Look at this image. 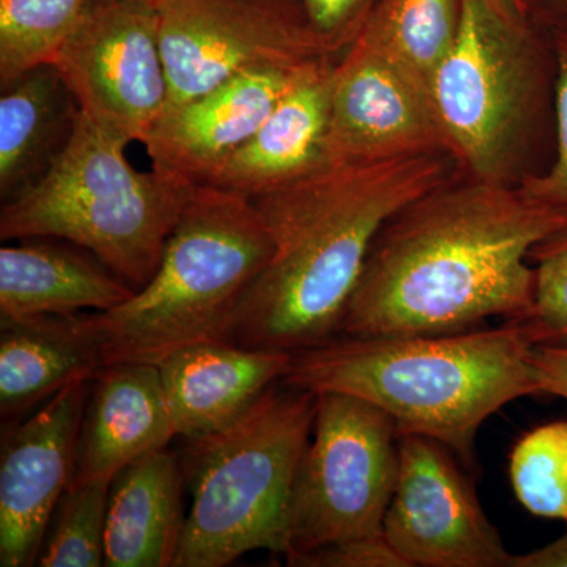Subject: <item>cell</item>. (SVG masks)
I'll return each mask as SVG.
<instances>
[{
    "mask_svg": "<svg viewBox=\"0 0 567 567\" xmlns=\"http://www.w3.org/2000/svg\"><path fill=\"white\" fill-rule=\"evenodd\" d=\"M421 155L453 156L431 93L385 55L354 41L336 62L328 164Z\"/></svg>",
    "mask_w": 567,
    "mask_h": 567,
    "instance_id": "7c38bea8",
    "label": "cell"
},
{
    "mask_svg": "<svg viewBox=\"0 0 567 567\" xmlns=\"http://www.w3.org/2000/svg\"><path fill=\"white\" fill-rule=\"evenodd\" d=\"M286 561L298 567H405L383 533L290 555Z\"/></svg>",
    "mask_w": 567,
    "mask_h": 567,
    "instance_id": "f1b7e54d",
    "label": "cell"
},
{
    "mask_svg": "<svg viewBox=\"0 0 567 567\" xmlns=\"http://www.w3.org/2000/svg\"><path fill=\"white\" fill-rule=\"evenodd\" d=\"M104 368L85 315L0 317V415L20 420L76 380Z\"/></svg>",
    "mask_w": 567,
    "mask_h": 567,
    "instance_id": "d6986e66",
    "label": "cell"
},
{
    "mask_svg": "<svg viewBox=\"0 0 567 567\" xmlns=\"http://www.w3.org/2000/svg\"><path fill=\"white\" fill-rule=\"evenodd\" d=\"M324 50L339 59L360 35L375 0H300Z\"/></svg>",
    "mask_w": 567,
    "mask_h": 567,
    "instance_id": "83f0119b",
    "label": "cell"
},
{
    "mask_svg": "<svg viewBox=\"0 0 567 567\" xmlns=\"http://www.w3.org/2000/svg\"><path fill=\"white\" fill-rule=\"evenodd\" d=\"M110 484L102 477L66 488L48 525L37 566H104Z\"/></svg>",
    "mask_w": 567,
    "mask_h": 567,
    "instance_id": "cb8c5ba5",
    "label": "cell"
},
{
    "mask_svg": "<svg viewBox=\"0 0 567 567\" xmlns=\"http://www.w3.org/2000/svg\"><path fill=\"white\" fill-rule=\"evenodd\" d=\"M50 240L22 238L0 249V317L106 312L136 293L91 252Z\"/></svg>",
    "mask_w": 567,
    "mask_h": 567,
    "instance_id": "ac0fdd59",
    "label": "cell"
},
{
    "mask_svg": "<svg viewBox=\"0 0 567 567\" xmlns=\"http://www.w3.org/2000/svg\"><path fill=\"white\" fill-rule=\"evenodd\" d=\"M456 458L427 436L401 435L383 535L405 567H513Z\"/></svg>",
    "mask_w": 567,
    "mask_h": 567,
    "instance_id": "8fae6325",
    "label": "cell"
},
{
    "mask_svg": "<svg viewBox=\"0 0 567 567\" xmlns=\"http://www.w3.org/2000/svg\"><path fill=\"white\" fill-rule=\"evenodd\" d=\"M80 106L55 65L0 85V199H17L39 183L65 151Z\"/></svg>",
    "mask_w": 567,
    "mask_h": 567,
    "instance_id": "44dd1931",
    "label": "cell"
},
{
    "mask_svg": "<svg viewBox=\"0 0 567 567\" xmlns=\"http://www.w3.org/2000/svg\"><path fill=\"white\" fill-rule=\"evenodd\" d=\"M319 395L275 383L237 423L188 440L192 492L174 567H224L249 551L286 554L298 465Z\"/></svg>",
    "mask_w": 567,
    "mask_h": 567,
    "instance_id": "8992f818",
    "label": "cell"
},
{
    "mask_svg": "<svg viewBox=\"0 0 567 567\" xmlns=\"http://www.w3.org/2000/svg\"><path fill=\"white\" fill-rule=\"evenodd\" d=\"M540 394L557 395L567 401L566 344L536 346L533 353Z\"/></svg>",
    "mask_w": 567,
    "mask_h": 567,
    "instance_id": "f546056e",
    "label": "cell"
},
{
    "mask_svg": "<svg viewBox=\"0 0 567 567\" xmlns=\"http://www.w3.org/2000/svg\"><path fill=\"white\" fill-rule=\"evenodd\" d=\"M518 10L525 11V13H532V0H511Z\"/></svg>",
    "mask_w": 567,
    "mask_h": 567,
    "instance_id": "d6a6232c",
    "label": "cell"
},
{
    "mask_svg": "<svg viewBox=\"0 0 567 567\" xmlns=\"http://www.w3.org/2000/svg\"><path fill=\"white\" fill-rule=\"evenodd\" d=\"M458 171L518 185L555 147V55L546 22L511 0H462L461 29L432 80Z\"/></svg>",
    "mask_w": 567,
    "mask_h": 567,
    "instance_id": "277c9868",
    "label": "cell"
},
{
    "mask_svg": "<svg viewBox=\"0 0 567 567\" xmlns=\"http://www.w3.org/2000/svg\"><path fill=\"white\" fill-rule=\"evenodd\" d=\"M91 0H0V85L54 65Z\"/></svg>",
    "mask_w": 567,
    "mask_h": 567,
    "instance_id": "603a6c76",
    "label": "cell"
},
{
    "mask_svg": "<svg viewBox=\"0 0 567 567\" xmlns=\"http://www.w3.org/2000/svg\"><path fill=\"white\" fill-rule=\"evenodd\" d=\"M457 175L451 155L327 164L252 197L274 254L241 297L224 341L289 353L333 341L388 219Z\"/></svg>",
    "mask_w": 567,
    "mask_h": 567,
    "instance_id": "7a4b0ae2",
    "label": "cell"
},
{
    "mask_svg": "<svg viewBox=\"0 0 567 567\" xmlns=\"http://www.w3.org/2000/svg\"><path fill=\"white\" fill-rule=\"evenodd\" d=\"M536 292L532 315L520 323L533 346L567 342V230L533 249Z\"/></svg>",
    "mask_w": 567,
    "mask_h": 567,
    "instance_id": "484cf974",
    "label": "cell"
},
{
    "mask_svg": "<svg viewBox=\"0 0 567 567\" xmlns=\"http://www.w3.org/2000/svg\"><path fill=\"white\" fill-rule=\"evenodd\" d=\"M295 477L284 557L382 535L399 472L393 417L363 399L320 393Z\"/></svg>",
    "mask_w": 567,
    "mask_h": 567,
    "instance_id": "ba28073f",
    "label": "cell"
},
{
    "mask_svg": "<svg viewBox=\"0 0 567 567\" xmlns=\"http://www.w3.org/2000/svg\"><path fill=\"white\" fill-rule=\"evenodd\" d=\"M567 212L518 185L457 177L388 219L354 287L341 338L450 334L533 311V249ZM338 336V338H339Z\"/></svg>",
    "mask_w": 567,
    "mask_h": 567,
    "instance_id": "6da1fadb",
    "label": "cell"
},
{
    "mask_svg": "<svg viewBox=\"0 0 567 567\" xmlns=\"http://www.w3.org/2000/svg\"><path fill=\"white\" fill-rule=\"evenodd\" d=\"M533 353L517 322L450 334L339 336L293 353L281 383L363 399L393 417L399 434L435 440L473 470L488 417L540 394Z\"/></svg>",
    "mask_w": 567,
    "mask_h": 567,
    "instance_id": "3957f363",
    "label": "cell"
},
{
    "mask_svg": "<svg viewBox=\"0 0 567 567\" xmlns=\"http://www.w3.org/2000/svg\"><path fill=\"white\" fill-rule=\"evenodd\" d=\"M125 147L80 112L69 145L48 174L2 204V241L52 238L80 246L136 292L144 289L197 186L153 167L137 171Z\"/></svg>",
    "mask_w": 567,
    "mask_h": 567,
    "instance_id": "52a82bcc",
    "label": "cell"
},
{
    "mask_svg": "<svg viewBox=\"0 0 567 567\" xmlns=\"http://www.w3.org/2000/svg\"><path fill=\"white\" fill-rule=\"evenodd\" d=\"M555 55V147L543 173L518 183L528 196L567 212V11L547 21Z\"/></svg>",
    "mask_w": 567,
    "mask_h": 567,
    "instance_id": "4316f807",
    "label": "cell"
},
{
    "mask_svg": "<svg viewBox=\"0 0 567 567\" xmlns=\"http://www.w3.org/2000/svg\"><path fill=\"white\" fill-rule=\"evenodd\" d=\"M54 65L82 114L123 144L144 142L166 110L155 0H91Z\"/></svg>",
    "mask_w": 567,
    "mask_h": 567,
    "instance_id": "30bf717a",
    "label": "cell"
},
{
    "mask_svg": "<svg viewBox=\"0 0 567 567\" xmlns=\"http://www.w3.org/2000/svg\"><path fill=\"white\" fill-rule=\"evenodd\" d=\"M511 484L520 505L537 517L567 522V423L539 425L511 453Z\"/></svg>",
    "mask_w": 567,
    "mask_h": 567,
    "instance_id": "d4e9b609",
    "label": "cell"
},
{
    "mask_svg": "<svg viewBox=\"0 0 567 567\" xmlns=\"http://www.w3.org/2000/svg\"><path fill=\"white\" fill-rule=\"evenodd\" d=\"M292 354L213 339L169 354L158 364L164 398L177 435L216 434L279 383Z\"/></svg>",
    "mask_w": 567,
    "mask_h": 567,
    "instance_id": "9a60e30c",
    "label": "cell"
},
{
    "mask_svg": "<svg viewBox=\"0 0 567 567\" xmlns=\"http://www.w3.org/2000/svg\"><path fill=\"white\" fill-rule=\"evenodd\" d=\"M532 10L537 20L547 22L566 13L567 0H532Z\"/></svg>",
    "mask_w": 567,
    "mask_h": 567,
    "instance_id": "1f68e13d",
    "label": "cell"
},
{
    "mask_svg": "<svg viewBox=\"0 0 567 567\" xmlns=\"http://www.w3.org/2000/svg\"><path fill=\"white\" fill-rule=\"evenodd\" d=\"M461 21L462 0H375L357 40L385 55L431 93Z\"/></svg>",
    "mask_w": 567,
    "mask_h": 567,
    "instance_id": "7402d4cb",
    "label": "cell"
},
{
    "mask_svg": "<svg viewBox=\"0 0 567 567\" xmlns=\"http://www.w3.org/2000/svg\"><path fill=\"white\" fill-rule=\"evenodd\" d=\"M513 567H567V533L529 554L516 555Z\"/></svg>",
    "mask_w": 567,
    "mask_h": 567,
    "instance_id": "4dcf8cb0",
    "label": "cell"
},
{
    "mask_svg": "<svg viewBox=\"0 0 567 567\" xmlns=\"http://www.w3.org/2000/svg\"><path fill=\"white\" fill-rule=\"evenodd\" d=\"M338 59L308 66L256 134L207 185L257 197L327 166V137Z\"/></svg>",
    "mask_w": 567,
    "mask_h": 567,
    "instance_id": "e0dca14e",
    "label": "cell"
},
{
    "mask_svg": "<svg viewBox=\"0 0 567 567\" xmlns=\"http://www.w3.org/2000/svg\"><path fill=\"white\" fill-rule=\"evenodd\" d=\"M271 254L274 241L251 197L197 186L151 282L111 311L85 315L104 365H158L185 347L226 338Z\"/></svg>",
    "mask_w": 567,
    "mask_h": 567,
    "instance_id": "5b68a950",
    "label": "cell"
},
{
    "mask_svg": "<svg viewBox=\"0 0 567 567\" xmlns=\"http://www.w3.org/2000/svg\"><path fill=\"white\" fill-rule=\"evenodd\" d=\"M177 436L156 364L104 365L93 377L78 436L73 483L111 480Z\"/></svg>",
    "mask_w": 567,
    "mask_h": 567,
    "instance_id": "2e32d148",
    "label": "cell"
},
{
    "mask_svg": "<svg viewBox=\"0 0 567 567\" xmlns=\"http://www.w3.org/2000/svg\"><path fill=\"white\" fill-rule=\"evenodd\" d=\"M167 107L246 71L301 70L324 50L300 0H155Z\"/></svg>",
    "mask_w": 567,
    "mask_h": 567,
    "instance_id": "9c48e42d",
    "label": "cell"
},
{
    "mask_svg": "<svg viewBox=\"0 0 567 567\" xmlns=\"http://www.w3.org/2000/svg\"><path fill=\"white\" fill-rule=\"evenodd\" d=\"M306 69L246 71L167 107L142 142L153 169L183 185H207L251 140Z\"/></svg>",
    "mask_w": 567,
    "mask_h": 567,
    "instance_id": "5bb4252c",
    "label": "cell"
},
{
    "mask_svg": "<svg viewBox=\"0 0 567 567\" xmlns=\"http://www.w3.org/2000/svg\"><path fill=\"white\" fill-rule=\"evenodd\" d=\"M93 380V379H92ZM92 380L81 379L20 424L0 445V566H35L48 525L73 483L78 436Z\"/></svg>",
    "mask_w": 567,
    "mask_h": 567,
    "instance_id": "4fadbf2b",
    "label": "cell"
},
{
    "mask_svg": "<svg viewBox=\"0 0 567 567\" xmlns=\"http://www.w3.org/2000/svg\"><path fill=\"white\" fill-rule=\"evenodd\" d=\"M183 464L169 450L137 458L111 477L104 566L174 567L185 528Z\"/></svg>",
    "mask_w": 567,
    "mask_h": 567,
    "instance_id": "ffe728a7",
    "label": "cell"
}]
</instances>
